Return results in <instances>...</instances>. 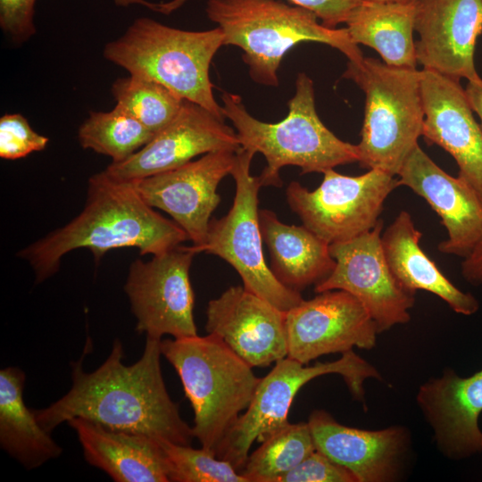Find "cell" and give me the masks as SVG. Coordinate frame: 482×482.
Listing matches in <instances>:
<instances>
[{"mask_svg":"<svg viewBox=\"0 0 482 482\" xmlns=\"http://www.w3.org/2000/svg\"><path fill=\"white\" fill-rule=\"evenodd\" d=\"M161 340L146 337L140 359L125 365L122 345L116 339L107 359L92 372H86L82 365L90 350L87 342L81 358L71 362L72 385L68 393L46 408L33 410L40 426L51 433L79 417L112 429L191 445L193 429L181 418L164 384Z\"/></svg>","mask_w":482,"mask_h":482,"instance_id":"6da1fadb","label":"cell"},{"mask_svg":"<svg viewBox=\"0 0 482 482\" xmlns=\"http://www.w3.org/2000/svg\"><path fill=\"white\" fill-rule=\"evenodd\" d=\"M188 239L174 220L154 211L130 181L115 179L104 170L88 179L87 195L81 212L65 226L22 249L40 283L59 269L69 252L88 249L98 260L107 251L135 247L141 255H157Z\"/></svg>","mask_w":482,"mask_h":482,"instance_id":"7a4b0ae2","label":"cell"},{"mask_svg":"<svg viewBox=\"0 0 482 482\" xmlns=\"http://www.w3.org/2000/svg\"><path fill=\"white\" fill-rule=\"evenodd\" d=\"M221 100L224 116L232 122L241 147L261 153L266 159L259 176L262 187H281L279 170L287 165L297 166L305 174L359 162L357 145L341 140L320 120L313 82L305 73L297 75L288 113L276 123L253 117L237 95L224 92Z\"/></svg>","mask_w":482,"mask_h":482,"instance_id":"3957f363","label":"cell"},{"mask_svg":"<svg viewBox=\"0 0 482 482\" xmlns=\"http://www.w3.org/2000/svg\"><path fill=\"white\" fill-rule=\"evenodd\" d=\"M205 12L221 29L224 45L243 50L249 75L258 84L278 86L283 57L301 42L328 45L349 62L363 58L346 28L326 27L313 12L280 0H207Z\"/></svg>","mask_w":482,"mask_h":482,"instance_id":"277c9868","label":"cell"},{"mask_svg":"<svg viewBox=\"0 0 482 482\" xmlns=\"http://www.w3.org/2000/svg\"><path fill=\"white\" fill-rule=\"evenodd\" d=\"M162 355L174 367L194 411V436L216 455L261 378L214 335L167 338Z\"/></svg>","mask_w":482,"mask_h":482,"instance_id":"5b68a950","label":"cell"},{"mask_svg":"<svg viewBox=\"0 0 482 482\" xmlns=\"http://www.w3.org/2000/svg\"><path fill=\"white\" fill-rule=\"evenodd\" d=\"M222 46L220 27L189 31L141 17L122 36L107 43L103 54L129 74L154 79L224 119L209 77L212 60Z\"/></svg>","mask_w":482,"mask_h":482,"instance_id":"8992f818","label":"cell"},{"mask_svg":"<svg viewBox=\"0 0 482 482\" xmlns=\"http://www.w3.org/2000/svg\"><path fill=\"white\" fill-rule=\"evenodd\" d=\"M344 78L365 93L361 141L362 167L396 177L422 136L421 71L395 67L375 58L348 62Z\"/></svg>","mask_w":482,"mask_h":482,"instance_id":"52a82bcc","label":"cell"},{"mask_svg":"<svg viewBox=\"0 0 482 482\" xmlns=\"http://www.w3.org/2000/svg\"><path fill=\"white\" fill-rule=\"evenodd\" d=\"M327 374L342 376L353 398L362 403L365 402L364 382L369 378L382 379L378 370L353 350L343 353L336 361L314 365L287 356L261 378L249 406L223 439L216 456L240 472L252 445L255 441L262 443L289 422L288 412L299 390Z\"/></svg>","mask_w":482,"mask_h":482,"instance_id":"ba28073f","label":"cell"},{"mask_svg":"<svg viewBox=\"0 0 482 482\" xmlns=\"http://www.w3.org/2000/svg\"><path fill=\"white\" fill-rule=\"evenodd\" d=\"M254 154L243 147L236 152L230 172L236 183L233 204L225 216L211 220L204 244L192 247L196 253L204 252L226 261L246 290L287 312L303 299L300 292L278 280L264 259L258 210L262 184L259 176L250 173Z\"/></svg>","mask_w":482,"mask_h":482,"instance_id":"9c48e42d","label":"cell"},{"mask_svg":"<svg viewBox=\"0 0 482 482\" xmlns=\"http://www.w3.org/2000/svg\"><path fill=\"white\" fill-rule=\"evenodd\" d=\"M314 190L292 181L287 187L290 209L303 225L328 245L345 242L373 229L388 195L399 187L394 176L369 170L359 176L323 172Z\"/></svg>","mask_w":482,"mask_h":482,"instance_id":"30bf717a","label":"cell"},{"mask_svg":"<svg viewBox=\"0 0 482 482\" xmlns=\"http://www.w3.org/2000/svg\"><path fill=\"white\" fill-rule=\"evenodd\" d=\"M195 254L192 245H179L147 262L131 263L124 290L137 332L156 339L164 335L174 338L197 336L189 277Z\"/></svg>","mask_w":482,"mask_h":482,"instance_id":"8fae6325","label":"cell"},{"mask_svg":"<svg viewBox=\"0 0 482 482\" xmlns=\"http://www.w3.org/2000/svg\"><path fill=\"white\" fill-rule=\"evenodd\" d=\"M383 222L350 240L329 245L336 262L332 272L315 285V293L344 290L367 309L378 333L411 320L415 293L404 288L392 273L381 245Z\"/></svg>","mask_w":482,"mask_h":482,"instance_id":"7c38bea8","label":"cell"},{"mask_svg":"<svg viewBox=\"0 0 482 482\" xmlns=\"http://www.w3.org/2000/svg\"><path fill=\"white\" fill-rule=\"evenodd\" d=\"M287 357L309 364L320 356L372 349L378 334L363 304L344 290H328L286 312Z\"/></svg>","mask_w":482,"mask_h":482,"instance_id":"4fadbf2b","label":"cell"},{"mask_svg":"<svg viewBox=\"0 0 482 482\" xmlns=\"http://www.w3.org/2000/svg\"><path fill=\"white\" fill-rule=\"evenodd\" d=\"M235 154L231 150L211 152L175 169L130 182L148 205L168 213L193 245L199 247L205 242L212 214L220 202L217 188L230 174Z\"/></svg>","mask_w":482,"mask_h":482,"instance_id":"5bb4252c","label":"cell"},{"mask_svg":"<svg viewBox=\"0 0 482 482\" xmlns=\"http://www.w3.org/2000/svg\"><path fill=\"white\" fill-rule=\"evenodd\" d=\"M241 148L237 132L204 107L184 99L173 119L137 152L104 171L122 181L143 179L179 167L195 156Z\"/></svg>","mask_w":482,"mask_h":482,"instance_id":"9a60e30c","label":"cell"},{"mask_svg":"<svg viewBox=\"0 0 482 482\" xmlns=\"http://www.w3.org/2000/svg\"><path fill=\"white\" fill-rule=\"evenodd\" d=\"M414 30L418 63L461 80L481 79L474 62L482 33V0H416Z\"/></svg>","mask_w":482,"mask_h":482,"instance_id":"2e32d148","label":"cell"},{"mask_svg":"<svg viewBox=\"0 0 482 482\" xmlns=\"http://www.w3.org/2000/svg\"><path fill=\"white\" fill-rule=\"evenodd\" d=\"M405 186L422 197L441 219L447 238L439 252L468 257L482 241V199L460 176L441 169L419 145L412 149L397 174Z\"/></svg>","mask_w":482,"mask_h":482,"instance_id":"e0dca14e","label":"cell"},{"mask_svg":"<svg viewBox=\"0 0 482 482\" xmlns=\"http://www.w3.org/2000/svg\"><path fill=\"white\" fill-rule=\"evenodd\" d=\"M286 312L244 287H230L208 303L205 328L251 367L287 356Z\"/></svg>","mask_w":482,"mask_h":482,"instance_id":"ac0fdd59","label":"cell"},{"mask_svg":"<svg viewBox=\"0 0 482 482\" xmlns=\"http://www.w3.org/2000/svg\"><path fill=\"white\" fill-rule=\"evenodd\" d=\"M422 136L449 153L459 175L482 199V128L460 80L421 71Z\"/></svg>","mask_w":482,"mask_h":482,"instance_id":"d6986e66","label":"cell"},{"mask_svg":"<svg viewBox=\"0 0 482 482\" xmlns=\"http://www.w3.org/2000/svg\"><path fill=\"white\" fill-rule=\"evenodd\" d=\"M317 450L348 470L357 482H390L399 478L410 447L404 427L378 430L347 427L324 410L308 420Z\"/></svg>","mask_w":482,"mask_h":482,"instance_id":"ffe728a7","label":"cell"},{"mask_svg":"<svg viewBox=\"0 0 482 482\" xmlns=\"http://www.w3.org/2000/svg\"><path fill=\"white\" fill-rule=\"evenodd\" d=\"M416 402L446 458L462 460L482 453V369L465 378L446 369L419 387Z\"/></svg>","mask_w":482,"mask_h":482,"instance_id":"44dd1931","label":"cell"},{"mask_svg":"<svg viewBox=\"0 0 482 482\" xmlns=\"http://www.w3.org/2000/svg\"><path fill=\"white\" fill-rule=\"evenodd\" d=\"M67 423L78 436L85 460L114 481L170 482V464L160 440L79 417Z\"/></svg>","mask_w":482,"mask_h":482,"instance_id":"7402d4cb","label":"cell"},{"mask_svg":"<svg viewBox=\"0 0 482 482\" xmlns=\"http://www.w3.org/2000/svg\"><path fill=\"white\" fill-rule=\"evenodd\" d=\"M422 233L406 211L398 213L381 234L382 250L398 282L407 290H423L445 301L456 313L470 316L479 309L478 299L455 287L422 250Z\"/></svg>","mask_w":482,"mask_h":482,"instance_id":"603a6c76","label":"cell"},{"mask_svg":"<svg viewBox=\"0 0 482 482\" xmlns=\"http://www.w3.org/2000/svg\"><path fill=\"white\" fill-rule=\"evenodd\" d=\"M262 240L270 254V270L284 286L300 292L317 285L333 270L329 245L305 226L281 222L270 210L259 211Z\"/></svg>","mask_w":482,"mask_h":482,"instance_id":"cb8c5ba5","label":"cell"},{"mask_svg":"<svg viewBox=\"0 0 482 482\" xmlns=\"http://www.w3.org/2000/svg\"><path fill=\"white\" fill-rule=\"evenodd\" d=\"M415 2L362 1L345 24L352 41L375 49L390 66L416 69Z\"/></svg>","mask_w":482,"mask_h":482,"instance_id":"d4e9b609","label":"cell"},{"mask_svg":"<svg viewBox=\"0 0 482 482\" xmlns=\"http://www.w3.org/2000/svg\"><path fill=\"white\" fill-rule=\"evenodd\" d=\"M25 373L18 367L0 370V445L27 470L59 457L62 447L37 421L23 400Z\"/></svg>","mask_w":482,"mask_h":482,"instance_id":"484cf974","label":"cell"},{"mask_svg":"<svg viewBox=\"0 0 482 482\" xmlns=\"http://www.w3.org/2000/svg\"><path fill=\"white\" fill-rule=\"evenodd\" d=\"M314 450L308 422H288L248 455L240 473L248 482H278Z\"/></svg>","mask_w":482,"mask_h":482,"instance_id":"4316f807","label":"cell"},{"mask_svg":"<svg viewBox=\"0 0 482 482\" xmlns=\"http://www.w3.org/2000/svg\"><path fill=\"white\" fill-rule=\"evenodd\" d=\"M155 134L123 109L115 105L108 112H90L80 125L78 137L84 149L120 162L145 145Z\"/></svg>","mask_w":482,"mask_h":482,"instance_id":"83f0119b","label":"cell"},{"mask_svg":"<svg viewBox=\"0 0 482 482\" xmlns=\"http://www.w3.org/2000/svg\"><path fill=\"white\" fill-rule=\"evenodd\" d=\"M111 92L117 106L154 134L173 120L184 101L164 85L132 74L116 79Z\"/></svg>","mask_w":482,"mask_h":482,"instance_id":"f1b7e54d","label":"cell"},{"mask_svg":"<svg viewBox=\"0 0 482 482\" xmlns=\"http://www.w3.org/2000/svg\"><path fill=\"white\" fill-rule=\"evenodd\" d=\"M161 443L170 464V482H248L229 461L203 447Z\"/></svg>","mask_w":482,"mask_h":482,"instance_id":"f546056e","label":"cell"},{"mask_svg":"<svg viewBox=\"0 0 482 482\" xmlns=\"http://www.w3.org/2000/svg\"><path fill=\"white\" fill-rule=\"evenodd\" d=\"M48 138L36 132L20 113L0 118V157L5 160L23 158L46 148Z\"/></svg>","mask_w":482,"mask_h":482,"instance_id":"4dcf8cb0","label":"cell"},{"mask_svg":"<svg viewBox=\"0 0 482 482\" xmlns=\"http://www.w3.org/2000/svg\"><path fill=\"white\" fill-rule=\"evenodd\" d=\"M278 482H357L345 468L314 450Z\"/></svg>","mask_w":482,"mask_h":482,"instance_id":"1f68e13d","label":"cell"},{"mask_svg":"<svg viewBox=\"0 0 482 482\" xmlns=\"http://www.w3.org/2000/svg\"><path fill=\"white\" fill-rule=\"evenodd\" d=\"M36 0H0V26L16 43L28 40L36 33Z\"/></svg>","mask_w":482,"mask_h":482,"instance_id":"d6a6232c","label":"cell"},{"mask_svg":"<svg viewBox=\"0 0 482 482\" xmlns=\"http://www.w3.org/2000/svg\"><path fill=\"white\" fill-rule=\"evenodd\" d=\"M295 5L313 12L328 28L345 23L350 12L363 0H289Z\"/></svg>","mask_w":482,"mask_h":482,"instance_id":"836d02e7","label":"cell"},{"mask_svg":"<svg viewBox=\"0 0 482 482\" xmlns=\"http://www.w3.org/2000/svg\"><path fill=\"white\" fill-rule=\"evenodd\" d=\"M461 272L462 278L470 285L478 287L482 284V241L463 259Z\"/></svg>","mask_w":482,"mask_h":482,"instance_id":"e575fe53","label":"cell"},{"mask_svg":"<svg viewBox=\"0 0 482 482\" xmlns=\"http://www.w3.org/2000/svg\"><path fill=\"white\" fill-rule=\"evenodd\" d=\"M465 92L471 108L480 120L482 128V79L468 81Z\"/></svg>","mask_w":482,"mask_h":482,"instance_id":"d590c367","label":"cell"},{"mask_svg":"<svg viewBox=\"0 0 482 482\" xmlns=\"http://www.w3.org/2000/svg\"><path fill=\"white\" fill-rule=\"evenodd\" d=\"M117 5L120 6H129L131 4H139L149 8L152 11L160 12H170L178 6H179L186 0H174L170 3L166 4H156L151 3L146 0H113Z\"/></svg>","mask_w":482,"mask_h":482,"instance_id":"8d00e7d4","label":"cell"},{"mask_svg":"<svg viewBox=\"0 0 482 482\" xmlns=\"http://www.w3.org/2000/svg\"><path fill=\"white\" fill-rule=\"evenodd\" d=\"M363 1L395 2V3H412V2H416V0H363Z\"/></svg>","mask_w":482,"mask_h":482,"instance_id":"74e56055","label":"cell"}]
</instances>
